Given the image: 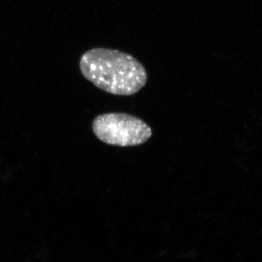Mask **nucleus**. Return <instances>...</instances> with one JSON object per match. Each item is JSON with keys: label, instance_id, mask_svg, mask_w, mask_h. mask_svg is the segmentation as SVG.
<instances>
[{"label": "nucleus", "instance_id": "f257e3e1", "mask_svg": "<svg viewBox=\"0 0 262 262\" xmlns=\"http://www.w3.org/2000/svg\"><path fill=\"white\" fill-rule=\"evenodd\" d=\"M84 78L96 87L117 96L137 94L147 82L144 66L131 55L116 50L93 48L81 57Z\"/></svg>", "mask_w": 262, "mask_h": 262}, {"label": "nucleus", "instance_id": "f03ea898", "mask_svg": "<svg viewBox=\"0 0 262 262\" xmlns=\"http://www.w3.org/2000/svg\"><path fill=\"white\" fill-rule=\"evenodd\" d=\"M92 129L100 141L121 147L141 145L152 136V130L147 123L126 113L98 115L93 122Z\"/></svg>", "mask_w": 262, "mask_h": 262}]
</instances>
